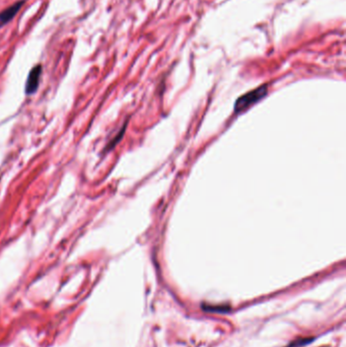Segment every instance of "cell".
<instances>
[{
  "label": "cell",
  "instance_id": "obj_1",
  "mask_svg": "<svg viewBox=\"0 0 346 347\" xmlns=\"http://www.w3.org/2000/svg\"><path fill=\"white\" fill-rule=\"evenodd\" d=\"M267 90H268V86L264 84V86H259L258 88H255V90L247 92L244 96H242L236 102L234 111L236 113H240V112H243V111L247 110L249 107L254 105L256 102H258L264 96H266Z\"/></svg>",
  "mask_w": 346,
  "mask_h": 347
},
{
  "label": "cell",
  "instance_id": "obj_2",
  "mask_svg": "<svg viewBox=\"0 0 346 347\" xmlns=\"http://www.w3.org/2000/svg\"><path fill=\"white\" fill-rule=\"evenodd\" d=\"M42 70H43V68H42V65H40V64L34 66L30 69V72L28 76L26 86H24V92L26 94L30 96L38 90Z\"/></svg>",
  "mask_w": 346,
  "mask_h": 347
},
{
  "label": "cell",
  "instance_id": "obj_3",
  "mask_svg": "<svg viewBox=\"0 0 346 347\" xmlns=\"http://www.w3.org/2000/svg\"><path fill=\"white\" fill-rule=\"evenodd\" d=\"M24 4H26V0H20V2H16L12 6L6 8L4 10L0 12V28H2L6 26L8 24H10L18 14V12L22 10Z\"/></svg>",
  "mask_w": 346,
  "mask_h": 347
}]
</instances>
